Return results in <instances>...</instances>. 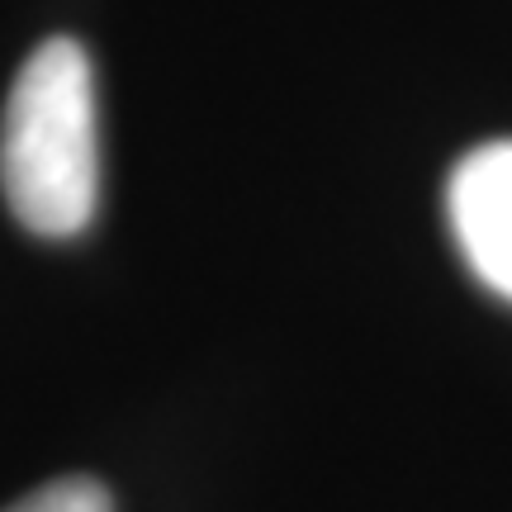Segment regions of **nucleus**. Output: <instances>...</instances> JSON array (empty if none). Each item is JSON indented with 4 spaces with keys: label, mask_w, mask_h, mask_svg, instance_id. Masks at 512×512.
<instances>
[{
    "label": "nucleus",
    "mask_w": 512,
    "mask_h": 512,
    "mask_svg": "<svg viewBox=\"0 0 512 512\" xmlns=\"http://www.w3.org/2000/svg\"><path fill=\"white\" fill-rule=\"evenodd\" d=\"M5 200L38 238H76L100 204L95 72L76 38H48L24 57L0 124Z\"/></svg>",
    "instance_id": "nucleus-1"
},
{
    "label": "nucleus",
    "mask_w": 512,
    "mask_h": 512,
    "mask_svg": "<svg viewBox=\"0 0 512 512\" xmlns=\"http://www.w3.org/2000/svg\"><path fill=\"white\" fill-rule=\"evenodd\" d=\"M446 219L479 285L512 304V138L460 157L446 185Z\"/></svg>",
    "instance_id": "nucleus-2"
},
{
    "label": "nucleus",
    "mask_w": 512,
    "mask_h": 512,
    "mask_svg": "<svg viewBox=\"0 0 512 512\" xmlns=\"http://www.w3.org/2000/svg\"><path fill=\"white\" fill-rule=\"evenodd\" d=\"M5 512H114V503L105 494V484H95L86 475H72V479H53V484H43L34 494H24Z\"/></svg>",
    "instance_id": "nucleus-3"
}]
</instances>
